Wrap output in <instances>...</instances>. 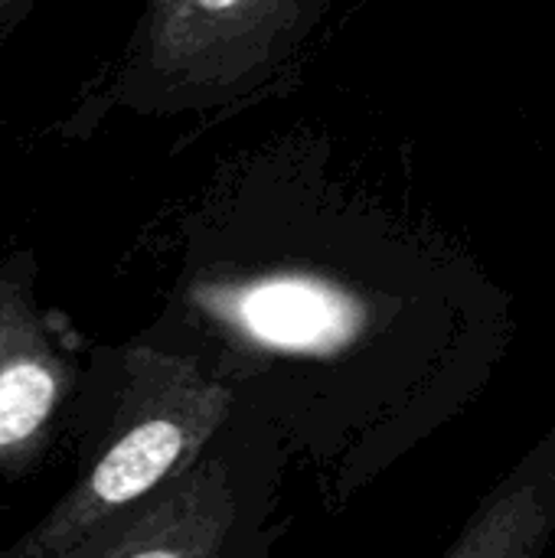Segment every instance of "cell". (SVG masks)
<instances>
[{
  "label": "cell",
  "mask_w": 555,
  "mask_h": 558,
  "mask_svg": "<svg viewBox=\"0 0 555 558\" xmlns=\"http://www.w3.org/2000/svg\"><path fill=\"white\" fill-rule=\"evenodd\" d=\"M239 409L193 353L137 343L118 353L108 412L72 490L0 558H62L88 533L190 471Z\"/></svg>",
  "instance_id": "obj_1"
},
{
  "label": "cell",
  "mask_w": 555,
  "mask_h": 558,
  "mask_svg": "<svg viewBox=\"0 0 555 558\" xmlns=\"http://www.w3.org/2000/svg\"><path fill=\"white\" fill-rule=\"evenodd\" d=\"M285 438L255 409H236L206 454L88 533L62 558H268Z\"/></svg>",
  "instance_id": "obj_2"
},
{
  "label": "cell",
  "mask_w": 555,
  "mask_h": 558,
  "mask_svg": "<svg viewBox=\"0 0 555 558\" xmlns=\"http://www.w3.org/2000/svg\"><path fill=\"white\" fill-rule=\"evenodd\" d=\"M314 0H144L101 101L177 111L252 85L307 23Z\"/></svg>",
  "instance_id": "obj_3"
},
{
  "label": "cell",
  "mask_w": 555,
  "mask_h": 558,
  "mask_svg": "<svg viewBox=\"0 0 555 558\" xmlns=\"http://www.w3.org/2000/svg\"><path fill=\"white\" fill-rule=\"evenodd\" d=\"M79 373L36 301V258L0 262V474H20L49 445Z\"/></svg>",
  "instance_id": "obj_4"
},
{
  "label": "cell",
  "mask_w": 555,
  "mask_h": 558,
  "mask_svg": "<svg viewBox=\"0 0 555 558\" xmlns=\"http://www.w3.org/2000/svg\"><path fill=\"white\" fill-rule=\"evenodd\" d=\"M555 543V428L474 507L442 558H546Z\"/></svg>",
  "instance_id": "obj_5"
},
{
  "label": "cell",
  "mask_w": 555,
  "mask_h": 558,
  "mask_svg": "<svg viewBox=\"0 0 555 558\" xmlns=\"http://www.w3.org/2000/svg\"><path fill=\"white\" fill-rule=\"evenodd\" d=\"M39 0H0V39L10 36L36 7Z\"/></svg>",
  "instance_id": "obj_6"
}]
</instances>
